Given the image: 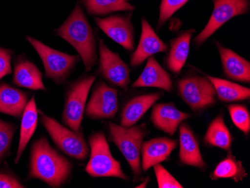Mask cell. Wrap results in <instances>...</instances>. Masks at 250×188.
Listing matches in <instances>:
<instances>
[{
    "label": "cell",
    "mask_w": 250,
    "mask_h": 188,
    "mask_svg": "<svg viewBox=\"0 0 250 188\" xmlns=\"http://www.w3.org/2000/svg\"><path fill=\"white\" fill-rule=\"evenodd\" d=\"M13 53L9 49L0 47V80L12 73L11 63Z\"/></svg>",
    "instance_id": "cell-32"
},
{
    "label": "cell",
    "mask_w": 250,
    "mask_h": 188,
    "mask_svg": "<svg viewBox=\"0 0 250 188\" xmlns=\"http://www.w3.org/2000/svg\"><path fill=\"white\" fill-rule=\"evenodd\" d=\"M247 176V173L243 167L242 162L237 161L230 151L226 158L217 164L210 175V178L213 180L231 179L235 182H241Z\"/></svg>",
    "instance_id": "cell-26"
},
{
    "label": "cell",
    "mask_w": 250,
    "mask_h": 188,
    "mask_svg": "<svg viewBox=\"0 0 250 188\" xmlns=\"http://www.w3.org/2000/svg\"><path fill=\"white\" fill-rule=\"evenodd\" d=\"M26 39L39 53L44 67L46 77L56 85L64 84L80 61V56L55 50L31 36H26Z\"/></svg>",
    "instance_id": "cell-6"
},
{
    "label": "cell",
    "mask_w": 250,
    "mask_h": 188,
    "mask_svg": "<svg viewBox=\"0 0 250 188\" xmlns=\"http://www.w3.org/2000/svg\"><path fill=\"white\" fill-rule=\"evenodd\" d=\"M160 92L140 95L129 101L122 109L121 125L129 127L138 123L143 115L161 98Z\"/></svg>",
    "instance_id": "cell-21"
},
{
    "label": "cell",
    "mask_w": 250,
    "mask_h": 188,
    "mask_svg": "<svg viewBox=\"0 0 250 188\" xmlns=\"http://www.w3.org/2000/svg\"><path fill=\"white\" fill-rule=\"evenodd\" d=\"M195 29L185 31L170 42V49L166 59L168 69L179 74L184 68L189 55L190 41Z\"/></svg>",
    "instance_id": "cell-20"
},
{
    "label": "cell",
    "mask_w": 250,
    "mask_h": 188,
    "mask_svg": "<svg viewBox=\"0 0 250 188\" xmlns=\"http://www.w3.org/2000/svg\"><path fill=\"white\" fill-rule=\"evenodd\" d=\"M132 87H154L170 92L172 90L173 84L169 74L164 69L154 57H150L143 72L133 83Z\"/></svg>",
    "instance_id": "cell-18"
},
{
    "label": "cell",
    "mask_w": 250,
    "mask_h": 188,
    "mask_svg": "<svg viewBox=\"0 0 250 188\" xmlns=\"http://www.w3.org/2000/svg\"><path fill=\"white\" fill-rule=\"evenodd\" d=\"M95 23L108 37L120 44L125 50L133 51L135 41L131 14L96 18Z\"/></svg>",
    "instance_id": "cell-12"
},
{
    "label": "cell",
    "mask_w": 250,
    "mask_h": 188,
    "mask_svg": "<svg viewBox=\"0 0 250 188\" xmlns=\"http://www.w3.org/2000/svg\"><path fill=\"white\" fill-rule=\"evenodd\" d=\"M91 154L85 171L94 178L113 177L128 181V177L122 170L120 163L116 161L109 149L106 136L103 132H97L89 137Z\"/></svg>",
    "instance_id": "cell-5"
},
{
    "label": "cell",
    "mask_w": 250,
    "mask_h": 188,
    "mask_svg": "<svg viewBox=\"0 0 250 188\" xmlns=\"http://www.w3.org/2000/svg\"><path fill=\"white\" fill-rule=\"evenodd\" d=\"M175 140L160 137L143 143L141 149V167L148 170L156 164H161L168 159L171 153L177 147Z\"/></svg>",
    "instance_id": "cell-14"
},
{
    "label": "cell",
    "mask_w": 250,
    "mask_h": 188,
    "mask_svg": "<svg viewBox=\"0 0 250 188\" xmlns=\"http://www.w3.org/2000/svg\"><path fill=\"white\" fill-rule=\"evenodd\" d=\"M204 139L208 145L230 151L233 137L225 124L223 116L220 115L212 121Z\"/></svg>",
    "instance_id": "cell-25"
},
{
    "label": "cell",
    "mask_w": 250,
    "mask_h": 188,
    "mask_svg": "<svg viewBox=\"0 0 250 188\" xmlns=\"http://www.w3.org/2000/svg\"><path fill=\"white\" fill-rule=\"evenodd\" d=\"M211 16L206 27L195 38L197 45L205 43L214 32L236 16L245 15L250 11V0H213Z\"/></svg>",
    "instance_id": "cell-9"
},
{
    "label": "cell",
    "mask_w": 250,
    "mask_h": 188,
    "mask_svg": "<svg viewBox=\"0 0 250 188\" xmlns=\"http://www.w3.org/2000/svg\"><path fill=\"white\" fill-rule=\"evenodd\" d=\"M178 90L182 100L195 112L208 109L216 104V91L207 77L192 76L178 82Z\"/></svg>",
    "instance_id": "cell-8"
},
{
    "label": "cell",
    "mask_w": 250,
    "mask_h": 188,
    "mask_svg": "<svg viewBox=\"0 0 250 188\" xmlns=\"http://www.w3.org/2000/svg\"><path fill=\"white\" fill-rule=\"evenodd\" d=\"M98 74L110 85L127 91L130 85V68L117 53L109 50L103 40L99 43Z\"/></svg>",
    "instance_id": "cell-10"
},
{
    "label": "cell",
    "mask_w": 250,
    "mask_h": 188,
    "mask_svg": "<svg viewBox=\"0 0 250 188\" xmlns=\"http://www.w3.org/2000/svg\"><path fill=\"white\" fill-rule=\"evenodd\" d=\"M96 80L95 76H83L67 87L65 92L62 123L74 130H81L90 88Z\"/></svg>",
    "instance_id": "cell-7"
},
{
    "label": "cell",
    "mask_w": 250,
    "mask_h": 188,
    "mask_svg": "<svg viewBox=\"0 0 250 188\" xmlns=\"http://www.w3.org/2000/svg\"><path fill=\"white\" fill-rule=\"evenodd\" d=\"M153 167L155 172L159 188H183V186L161 164H156Z\"/></svg>",
    "instance_id": "cell-31"
},
{
    "label": "cell",
    "mask_w": 250,
    "mask_h": 188,
    "mask_svg": "<svg viewBox=\"0 0 250 188\" xmlns=\"http://www.w3.org/2000/svg\"><path fill=\"white\" fill-rule=\"evenodd\" d=\"M109 140L117 146L133 174L134 182L142 175L141 149L146 130L144 125L125 127L109 123Z\"/></svg>",
    "instance_id": "cell-3"
},
{
    "label": "cell",
    "mask_w": 250,
    "mask_h": 188,
    "mask_svg": "<svg viewBox=\"0 0 250 188\" xmlns=\"http://www.w3.org/2000/svg\"><path fill=\"white\" fill-rule=\"evenodd\" d=\"M29 102L28 94L6 83L0 84V113L20 119Z\"/></svg>",
    "instance_id": "cell-22"
},
{
    "label": "cell",
    "mask_w": 250,
    "mask_h": 188,
    "mask_svg": "<svg viewBox=\"0 0 250 188\" xmlns=\"http://www.w3.org/2000/svg\"><path fill=\"white\" fill-rule=\"evenodd\" d=\"M214 87L219 100L223 102H235L250 99V89L231 81L206 75Z\"/></svg>",
    "instance_id": "cell-24"
},
{
    "label": "cell",
    "mask_w": 250,
    "mask_h": 188,
    "mask_svg": "<svg viewBox=\"0 0 250 188\" xmlns=\"http://www.w3.org/2000/svg\"><path fill=\"white\" fill-rule=\"evenodd\" d=\"M73 170L71 161L42 137L32 143L28 179H36L53 188H61L69 180Z\"/></svg>",
    "instance_id": "cell-1"
},
{
    "label": "cell",
    "mask_w": 250,
    "mask_h": 188,
    "mask_svg": "<svg viewBox=\"0 0 250 188\" xmlns=\"http://www.w3.org/2000/svg\"><path fill=\"white\" fill-rule=\"evenodd\" d=\"M217 45L225 75L233 81L250 83V62L219 43H217Z\"/></svg>",
    "instance_id": "cell-19"
},
{
    "label": "cell",
    "mask_w": 250,
    "mask_h": 188,
    "mask_svg": "<svg viewBox=\"0 0 250 188\" xmlns=\"http://www.w3.org/2000/svg\"><path fill=\"white\" fill-rule=\"evenodd\" d=\"M230 116L234 125L244 134L250 131V116L246 106L240 104H231L228 106Z\"/></svg>",
    "instance_id": "cell-29"
},
{
    "label": "cell",
    "mask_w": 250,
    "mask_h": 188,
    "mask_svg": "<svg viewBox=\"0 0 250 188\" xmlns=\"http://www.w3.org/2000/svg\"><path fill=\"white\" fill-rule=\"evenodd\" d=\"M189 0H161L158 28L162 27L172 15L182 8Z\"/></svg>",
    "instance_id": "cell-30"
},
{
    "label": "cell",
    "mask_w": 250,
    "mask_h": 188,
    "mask_svg": "<svg viewBox=\"0 0 250 188\" xmlns=\"http://www.w3.org/2000/svg\"><path fill=\"white\" fill-rule=\"evenodd\" d=\"M39 121L53 143L64 154L79 161L86 159L88 155V144L82 130L74 131L60 124L58 121L39 110Z\"/></svg>",
    "instance_id": "cell-4"
},
{
    "label": "cell",
    "mask_w": 250,
    "mask_h": 188,
    "mask_svg": "<svg viewBox=\"0 0 250 188\" xmlns=\"http://www.w3.org/2000/svg\"><path fill=\"white\" fill-rule=\"evenodd\" d=\"M21 119V134L19 146L17 151L15 164H18L22 153L26 149L28 143L30 141L34 133L37 128L39 121V109H37L35 96H32L28 102Z\"/></svg>",
    "instance_id": "cell-23"
},
{
    "label": "cell",
    "mask_w": 250,
    "mask_h": 188,
    "mask_svg": "<svg viewBox=\"0 0 250 188\" xmlns=\"http://www.w3.org/2000/svg\"><path fill=\"white\" fill-rule=\"evenodd\" d=\"M189 117V113L180 111L172 104H158L153 107L151 119L154 127L173 136L180 125Z\"/></svg>",
    "instance_id": "cell-15"
},
{
    "label": "cell",
    "mask_w": 250,
    "mask_h": 188,
    "mask_svg": "<svg viewBox=\"0 0 250 188\" xmlns=\"http://www.w3.org/2000/svg\"><path fill=\"white\" fill-rule=\"evenodd\" d=\"M12 82L17 86L31 90H47L40 70L23 56H20L15 60Z\"/></svg>",
    "instance_id": "cell-17"
},
{
    "label": "cell",
    "mask_w": 250,
    "mask_h": 188,
    "mask_svg": "<svg viewBox=\"0 0 250 188\" xmlns=\"http://www.w3.org/2000/svg\"><path fill=\"white\" fill-rule=\"evenodd\" d=\"M54 33L76 49L83 62L85 71H91L98 61L96 40L81 5H76L69 17Z\"/></svg>",
    "instance_id": "cell-2"
},
{
    "label": "cell",
    "mask_w": 250,
    "mask_h": 188,
    "mask_svg": "<svg viewBox=\"0 0 250 188\" xmlns=\"http://www.w3.org/2000/svg\"><path fill=\"white\" fill-rule=\"evenodd\" d=\"M179 160L181 164L206 169V164L202 158L199 142L194 133L186 123L180 125Z\"/></svg>",
    "instance_id": "cell-16"
},
{
    "label": "cell",
    "mask_w": 250,
    "mask_h": 188,
    "mask_svg": "<svg viewBox=\"0 0 250 188\" xmlns=\"http://www.w3.org/2000/svg\"><path fill=\"white\" fill-rule=\"evenodd\" d=\"M119 109L118 90L99 81L85 109L87 117L92 119H112Z\"/></svg>",
    "instance_id": "cell-11"
},
{
    "label": "cell",
    "mask_w": 250,
    "mask_h": 188,
    "mask_svg": "<svg viewBox=\"0 0 250 188\" xmlns=\"http://www.w3.org/2000/svg\"><path fill=\"white\" fill-rule=\"evenodd\" d=\"M16 129V125L0 119V162L9 154Z\"/></svg>",
    "instance_id": "cell-28"
},
{
    "label": "cell",
    "mask_w": 250,
    "mask_h": 188,
    "mask_svg": "<svg viewBox=\"0 0 250 188\" xmlns=\"http://www.w3.org/2000/svg\"><path fill=\"white\" fill-rule=\"evenodd\" d=\"M89 15H106L116 12H132L134 6L127 0H81Z\"/></svg>",
    "instance_id": "cell-27"
},
{
    "label": "cell",
    "mask_w": 250,
    "mask_h": 188,
    "mask_svg": "<svg viewBox=\"0 0 250 188\" xmlns=\"http://www.w3.org/2000/svg\"><path fill=\"white\" fill-rule=\"evenodd\" d=\"M168 50V46L157 36L146 18L142 20V33L140 43L130 57V65L140 66L144 61L156 53Z\"/></svg>",
    "instance_id": "cell-13"
},
{
    "label": "cell",
    "mask_w": 250,
    "mask_h": 188,
    "mask_svg": "<svg viewBox=\"0 0 250 188\" xmlns=\"http://www.w3.org/2000/svg\"><path fill=\"white\" fill-rule=\"evenodd\" d=\"M18 177L8 172H0V188H23Z\"/></svg>",
    "instance_id": "cell-33"
}]
</instances>
